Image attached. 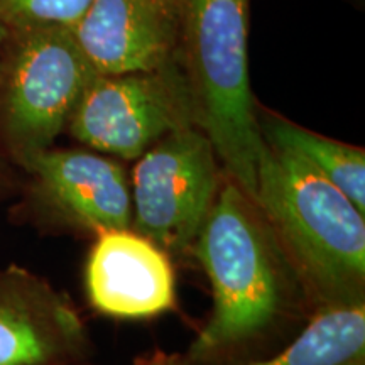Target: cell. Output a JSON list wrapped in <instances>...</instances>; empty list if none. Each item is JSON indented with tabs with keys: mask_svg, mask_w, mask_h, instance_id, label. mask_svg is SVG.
I'll return each mask as SVG.
<instances>
[{
	"mask_svg": "<svg viewBox=\"0 0 365 365\" xmlns=\"http://www.w3.org/2000/svg\"><path fill=\"white\" fill-rule=\"evenodd\" d=\"M193 252L212 284L213 308L190 346V364L261 339L293 308L298 276L261 210L232 180L218 188Z\"/></svg>",
	"mask_w": 365,
	"mask_h": 365,
	"instance_id": "6da1fadb",
	"label": "cell"
},
{
	"mask_svg": "<svg viewBox=\"0 0 365 365\" xmlns=\"http://www.w3.org/2000/svg\"><path fill=\"white\" fill-rule=\"evenodd\" d=\"M254 203L319 307L364 301L365 222L312 164L266 144Z\"/></svg>",
	"mask_w": 365,
	"mask_h": 365,
	"instance_id": "7a4b0ae2",
	"label": "cell"
},
{
	"mask_svg": "<svg viewBox=\"0 0 365 365\" xmlns=\"http://www.w3.org/2000/svg\"><path fill=\"white\" fill-rule=\"evenodd\" d=\"M250 0H178L176 59L188 83L195 125L228 180L254 202L266 149L249 75Z\"/></svg>",
	"mask_w": 365,
	"mask_h": 365,
	"instance_id": "3957f363",
	"label": "cell"
},
{
	"mask_svg": "<svg viewBox=\"0 0 365 365\" xmlns=\"http://www.w3.org/2000/svg\"><path fill=\"white\" fill-rule=\"evenodd\" d=\"M12 33L14 46L0 71V143L22 166L53 148L98 73L70 27Z\"/></svg>",
	"mask_w": 365,
	"mask_h": 365,
	"instance_id": "277c9868",
	"label": "cell"
},
{
	"mask_svg": "<svg viewBox=\"0 0 365 365\" xmlns=\"http://www.w3.org/2000/svg\"><path fill=\"white\" fill-rule=\"evenodd\" d=\"M218 188V158L205 132L173 130L137 159L130 228L164 252L182 254L193 247Z\"/></svg>",
	"mask_w": 365,
	"mask_h": 365,
	"instance_id": "5b68a950",
	"label": "cell"
},
{
	"mask_svg": "<svg viewBox=\"0 0 365 365\" xmlns=\"http://www.w3.org/2000/svg\"><path fill=\"white\" fill-rule=\"evenodd\" d=\"M188 125H195L193 102L175 59L158 70L97 75L68 129L86 148L130 161L164 135Z\"/></svg>",
	"mask_w": 365,
	"mask_h": 365,
	"instance_id": "8992f818",
	"label": "cell"
},
{
	"mask_svg": "<svg viewBox=\"0 0 365 365\" xmlns=\"http://www.w3.org/2000/svg\"><path fill=\"white\" fill-rule=\"evenodd\" d=\"M21 168L29 175L31 203L49 220L95 235L130 228V182L115 159L93 149L49 148Z\"/></svg>",
	"mask_w": 365,
	"mask_h": 365,
	"instance_id": "52a82bcc",
	"label": "cell"
},
{
	"mask_svg": "<svg viewBox=\"0 0 365 365\" xmlns=\"http://www.w3.org/2000/svg\"><path fill=\"white\" fill-rule=\"evenodd\" d=\"M88 346L61 291L19 266L0 269V365H68Z\"/></svg>",
	"mask_w": 365,
	"mask_h": 365,
	"instance_id": "ba28073f",
	"label": "cell"
},
{
	"mask_svg": "<svg viewBox=\"0 0 365 365\" xmlns=\"http://www.w3.org/2000/svg\"><path fill=\"white\" fill-rule=\"evenodd\" d=\"M71 31L98 75L158 70L176 59L178 0H93Z\"/></svg>",
	"mask_w": 365,
	"mask_h": 365,
	"instance_id": "9c48e42d",
	"label": "cell"
},
{
	"mask_svg": "<svg viewBox=\"0 0 365 365\" xmlns=\"http://www.w3.org/2000/svg\"><path fill=\"white\" fill-rule=\"evenodd\" d=\"M86 293L107 317H158L175 304L170 254L132 228L102 232L88 254Z\"/></svg>",
	"mask_w": 365,
	"mask_h": 365,
	"instance_id": "30bf717a",
	"label": "cell"
},
{
	"mask_svg": "<svg viewBox=\"0 0 365 365\" xmlns=\"http://www.w3.org/2000/svg\"><path fill=\"white\" fill-rule=\"evenodd\" d=\"M154 365H191L164 360ZM247 365H365V301L319 307L276 357Z\"/></svg>",
	"mask_w": 365,
	"mask_h": 365,
	"instance_id": "8fae6325",
	"label": "cell"
},
{
	"mask_svg": "<svg viewBox=\"0 0 365 365\" xmlns=\"http://www.w3.org/2000/svg\"><path fill=\"white\" fill-rule=\"evenodd\" d=\"M264 143L312 164L365 215V150L304 129L287 118L259 115Z\"/></svg>",
	"mask_w": 365,
	"mask_h": 365,
	"instance_id": "7c38bea8",
	"label": "cell"
},
{
	"mask_svg": "<svg viewBox=\"0 0 365 365\" xmlns=\"http://www.w3.org/2000/svg\"><path fill=\"white\" fill-rule=\"evenodd\" d=\"M93 0H0V26L7 31L71 27Z\"/></svg>",
	"mask_w": 365,
	"mask_h": 365,
	"instance_id": "4fadbf2b",
	"label": "cell"
},
{
	"mask_svg": "<svg viewBox=\"0 0 365 365\" xmlns=\"http://www.w3.org/2000/svg\"><path fill=\"white\" fill-rule=\"evenodd\" d=\"M7 182H9V176H7V173H6V168H4L2 159H0V191L4 190V186H6Z\"/></svg>",
	"mask_w": 365,
	"mask_h": 365,
	"instance_id": "5bb4252c",
	"label": "cell"
},
{
	"mask_svg": "<svg viewBox=\"0 0 365 365\" xmlns=\"http://www.w3.org/2000/svg\"><path fill=\"white\" fill-rule=\"evenodd\" d=\"M6 33H7V29L4 26H0V71H2V41H4V38H6Z\"/></svg>",
	"mask_w": 365,
	"mask_h": 365,
	"instance_id": "9a60e30c",
	"label": "cell"
}]
</instances>
